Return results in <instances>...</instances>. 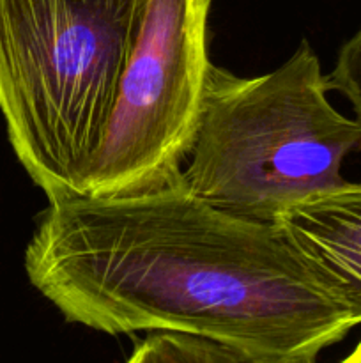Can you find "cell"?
<instances>
[{
	"mask_svg": "<svg viewBox=\"0 0 361 363\" xmlns=\"http://www.w3.org/2000/svg\"><path fill=\"white\" fill-rule=\"evenodd\" d=\"M25 272L69 323L202 333L250 363H311L361 325L278 223L222 211L180 176L142 194L50 201Z\"/></svg>",
	"mask_w": 361,
	"mask_h": 363,
	"instance_id": "cell-1",
	"label": "cell"
},
{
	"mask_svg": "<svg viewBox=\"0 0 361 363\" xmlns=\"http://www.w3.org/2000/svg\"><path fill=\"white\" fill-rule=\"evenodd\" d=\"M145 0H0V112L48 201L81 195Z\"/></svg>",
	"mask_w": 361,
	"mask_h": 363,
	"instance_id": "cell-2",
	"label": "cell"
},
{
	"mask_svg": "<svg viewBox=\"0 0 361 363\" xmlns=\"http://www.w3.org/2000/svg\"><path fill=\"white\" fill-rule=\"evenodd\" d=\"M328 91L308 41L260 77L211 62L180 183L222 211L264 223L343 184L340 169L361 149V121L336 112Z\"/></svg>",
	"mask_w": 361,
	"mask_h": 363,
	"instance_id": "cell-3",
	"label": "cell"
},
{
	"mask_svg": "<svg viewBox=\"0 0 361 363\" xmlns=\"http://www.w3.org/2000/svg\"><path fill=\"white\" fill-rule=\"evenodd\" d=\"M209 9L211 0H145L81 195L142 194L179 179L211 66Z\"/></svg>",
	"mask_w": 361,
	"mask_h": 363,
	"instance_id": "cell-4",
	"label": "cell"
},
{
	"mask_svg": "<svg viewBox=\"0 0 361 363\" xmlns=\"http://www.w3.org/2000/svg\"><path fill=\"white\" fill-rule=\"evenodd\" d=\"M276 223L361 321V184L319 191Z\"/></svg>",
	"mask_w": 361,
	"mask_h": 363,
	"instance_id": "cell-5",
	"label": "cell"
},
{
	"mask_svg": "<svg viewBox=\"0 0 361 363\" xmlns=\"http://www.w3.org/2000/svg\"><path fill=\"white\" fill-rule=\"evenodd\" d=\"M133 363H250L241 351L202 333L152 330L127 358Z\"/></svg>",
	"mask_w": 361,
	"mask_h": 363,
	"instance_id": "cell-6",
	"label": "cell"
},
{
	"mask_svg": "<svg viewBox=\"0 0 361 363\" xmlns=\"http://www.w3.org/2000/svg\"><path fill=\"white\" fill-rule=\"evenodd\" d=\"M329 91H340L361 121V28L342 46L335 67L328 74Z\"/></svg>",
	"mask_w": 361,
	"mask_h": 363,
	"instance_id": "cell-7",
	"label": "cell"
},
{
	"mask_svg": "<svg viewBox=\"0 0 361 363\" xmlns=\"http://www.w3.org/2000/svg\"><path fill=\"white\" fill-rule=\"evenodd\" d=\"M345 362H349V363H361V340H360V344H357V346L354 347L353 353H350L349 357L345 358Z\"/></svg>",
	"mask_w": 361,
	"mask_h": 363,
	"instance_id": "cell-8",
	"label": "cell"
}]
</instances>
